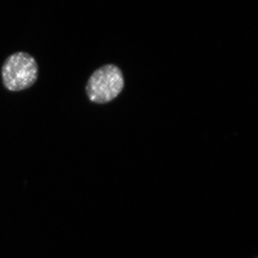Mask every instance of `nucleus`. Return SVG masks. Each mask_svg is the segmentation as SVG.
<instances>
[{
	"label": "nucleus",
	"mask_w": 258,
	"mask_h": 258,
	"mask_svg": "<svg viewBox=\"0 0 258 258\" xmlns=\"http://www.w3.org/2000/svg\"><path fill=\"white\" fill-rule=\"evenodd\" d=\"M124 87V79L119 68L107 64L95 71L88 79L86 94L90 101L104 104L114 100Z\"/></svg>",
	"instance_id": "obj_2"
},
{
	"label": "nucleus",
	"mask_w": 258,
	"mask_h": 258,
	"mask_svg": "<svg viewBox=\"0 0 258 258\" xmlns=\"http://www.w3.org/2000/svg\"><path fill=\"white\" fill-rule=\"evenodd\" d=\"M38 64L35 57L25 52H18L10 55L2 67L3 85L13 92L24 91L36 83Z\"/></svg>",
	"instance_id": "obj_1"
}]
</instances>
